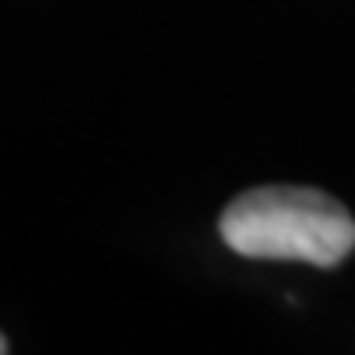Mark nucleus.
<instances>
[{"mask_svg":"<svg viewBox=\"0 0 355 355\" xmlns=\"http://www.w3.org/2000/svg\"><path fill=\"white\" fill-rule=\"evenodd\" d=\"M4 352H8V337H4V334H0V355H4Z\"/></svg>","mask_w":355,"mask_h":355,"instance_id":"nucleus-2","label":"nucleus"},{"mask_svg":"<svg viewBox=\"0 0 355 355\" xmlns=\"http://www.w3.org/2000/svg\"><path fill=\"white\" fill-rule=\"evenodd\" d=\"M225 247L243 257L334 268L355 250V221L334 196L301 185H265L236 196L218 221Z\"/></svg>","mask_w":355,"mask_h":355,"instance_id":"nucleus-1","label":"nucleus"}]
</instances>
